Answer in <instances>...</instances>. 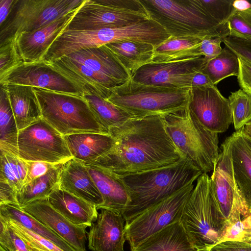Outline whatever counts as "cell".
I'll use <instances>...</instances> for the list:
<instances>
[{
    "instance_id": "obj_11",
    "label": "cell",
    "mask_w": 251,
    "mask_h": 251,
    "mask_svg": "<svg viewBox=\"0 0 251 251\" xmlns=\"http://www.w3.org/2000/svg\"><path fill=\"white\" fill-rule=\"evenodd\" d=\"M151 19L147 12L121 9L102 0H84L67 27L70 30L119 28Z\"/></svg>"
},
{
    "instance_id": "obj_27",
    "label": "cell",
    "mask_w": 251,
    "mask_h": 251,
    "mask_svg": "<svg viewBox=\"0 0 251 251\" xmlns=\"http://www.w3.org/2000/svg\"><path fill=\"white\" fill-rule=\"evenodd\" d=\"M106 46L131 75L142 66L152 62L155 47L151 44L123 40Z\"/></svg>"
},
{
    "instance_id": "obj_13",
    "label": "cell",
    "mask_w": 251,
    "mask_h": 251,
    "mask_svg": "<svg viewBox=\"0 0 251 251\" xmlns=\"http://www.w3.org/2000/svg\"><path fill=\"white\" fill-rule=\"evenodd\" d=\"M188 107L199 122L211 132H225L233 123L229 100L216 85L191 88Z\"/></svg>"
},
{
    "instance_id": "obj_17",
    "label": "cell",
    "mask_w": 251,
    "mask_h": 251,
    "mask_svg": "<svg viewBox=\"0 0 251 251\" xmlns=\"http://www.w3.org/2000/svg\"><path fill=\"white\" fill-rule=\"evenodd\" d=\"M21 207L76 251H86V227L76 226L68 220L51 206L47 198L34 201Z\"/></svg>"
},
{
    "instance_id": "obj_24",
    "label": "cell",
    "mask_w": 251,
    "mask_h": 251,
    "mask_svg": "<svg viewBox=\"0 0 251 251\" xmlns=\"http://www.w3.org/2000/svg\"><path fill=\"white\" fill-rule=\"evenodd\" d=\"M85 165L103 199L102 204L97 209H110L123 214L129 202L124 184L110 172L97 166Z\"/></svg>"
},
{
    "instance_id": "obj_20",
    "label": "cell",
    "mask_w": 251,
    "mask_h": 251,
    "mask_svg": "<svg viewBox=\"0 0 251 251\" xmlns=\"http://www.w3.org/2000/svg\"><path fill=\"white\" fill-rule=\"evenodd\" d=\"M59 187L97 207L102 204V197L86 165L73 158L63 164L59 175Z\"/></svg>"
},
{
    "instance_id": "obj_31",
    "label": "cell",
    "mask_w": 251,
    "mask_h": 251,
    "mask_svg": "<svg viewBox=\"0 0 251 251\" xmlns=\"http://www.w3.org/2000/svg\"><path fill=\"white\" fill-rule=\"evenodd\" d=\"M83 97L100 124L108 131L134 117L122 108L95 94L83 92Z\"/></svg>"
},
{
    "instance_id": "obj_51",
    "label": "cell",
    "mask_w": 251,
    "mask_h": 251,
    "mask_svg": "<svg viewBox=\"0 0 251 251\" xmlns=\"http://www.w3.org/2000/svg\"><path fill=\"white\" fill-rule=\"evenodd\" d=\"M197 251H209V249L199 250Z\"/></svg>"
},
{
    "instance_id": "obj_53",
    "label": "cell",
    "mask_w": 251,
    "mask_h": 251,
    "mask_svg": "<svg viewBox=\"0 0 251 251\" xmlns=\"http://www.w3.org/2000/svg\"></svg>"
},
{
    "instance_id": "obj_30",
    "label": "cell",
    "mask_w": 251,
    "mask_h": 251,
    "mask_svg": "<svg viewBox=\"0 0 251 251\" xmlns=\"http://www.w3.org/2000/svg\"><path fill=\"white\" fill-rule=\"evenodd\" d=\"M63 164H59L45 175L25 184L17 193L20 207L34 201L47 198L58 184L59 175Z\"/></svg>"
},
{
    "instance_id": "obj_1",
    "label": "cell",
    "mask_w": 251,
    "mask_h": 251,
    "mask_svg": "<svg viewBox=\"0 0 251 251\" xmlns=\"http://www.w3.org/2000/svg\"><path fill=\"white\" fill-rule=\"evenodd\" d=\"M110 151L92 164L123 176L176 163L184 158L170 137L161 115L133 117L110 128Z\"/></svg>"
},
{
    "instance_id": "obj_52",
    "label": "cell",
    "mask_w": 251,
    "mask_h": 251,
    "mask_svg": "<svg viewBox=\"0 0 251 251\" xmlns=\"http://www.w3.org/2000/svg\"><path fill=\"white\" fill-rule=\"evenodd\" d=\"M0 251H6L2 248L0 247Z\"/></svg>"
},
{
    "instance_id": "obj_34",
    "label": "cell",
    "mask_w": 251,
    "mask_h": 251,
    "mask_svg": "<svg viewBox=\"0 0 251 251\" xmlns=\"http://www.w3.org/2000/svg\"><path fill=\"white\" fill-rule=\"evenodd\" d=\"M202 71L209 77L212 83L216 85L228 76H237L238 57L226 47L218 55L207 61Z\"/></svg>"
},
{
    "instance_id": "obj_33",
    "label": "cell",
    "mask_w": 251,
    "mask_h": 251,
    "mask_svg": "<svg viewBox=\"0 0 251 251\" xmlns=\"http://www.w3.org/2000/svg\"><path fill=\"white\" fill-rule=\"evenodd\" d=\"M0 182L7 184L17 193L25 184L28 165L19 156L0 151Z\"/></svg>"
},
{
    "instance_id": "obj_39",
    "label": "cell",
    "mask_w": 251,
    "mask_h": 251,
    "mask_svg": "<svg viewBox=\"0 0 251 251\" xmlns=\"http://www.w3.org/2000/svg\"><path fill=\"white\" fill-rule=\"evenodd\" d=\"M222 242L240 241L251 243V215L229 218Z\"/></svg>"
},
{
    "instance_id": "obj_25",
    "label": "cell",
    "mask_w": 251,
    "mask_h": 251,
    "mask_svg": "<svg viewBox=\"0 0 251 251\" xmlns=\"http://www.w3.org/2000/svg\"><path fill=\"white\" fill-rule=\"evenodd\" d=\"M73 158L92 164L111 149L114 139L109 134L84 132L63 135Z\"/></svg>"
},
{
    "instance_id": "obj_8",
    "label": "cell",
    "mask_w": 251,
    "mask_h": 251,
    "mask_svg": "<svg viewBox=\"0 0 251 251\" xmlns=\"http://www.w3.org/2000/svg\"><path fill=\"white\" fill-rule=\"evenodd\" d=\"M84 0H15L6 21L0 25V44L32 32L68 14Z\"/></svg>"
},
{
    "instance_id": "obj_7",
    "label": "cell",
    "mask_w": 251,
    "mask_h": 251,
    "mask_svg": "<svg viewBox=\"0 0 251 251\" xmlns=\"http://www.w3.org/2000/svg\"><path fill=\"white\" fill-rule=\"evenodd\" d=\"M33 89L42 118L62 135L84 132L109 134L83 96Z\"/></svg>"
},
{
    "instance_id": "obj_47",
    "label": "cell",
    "mask_w": 251,
    "mask_h": 251,
    "mask_svg": "<svg viewBox=\"0 0 251 251\" xmlns=\"http://www.w3.org/2000/svg\"><path fill=\"white\" fill-rule=\"evenodd\" d=\"M18 204L17 192L7 184L0 182V204Z\"/></svg>"
},
{
    "instance_id": "obj_29",
    "label": "cell",
    "mask_w": 251,
    "mask_h": 251,
    "mask_svg": "<svg viewBox=\"0 0 251 251\" xmlns=\"http://www.w3.org/2000/svg\"><path fill=\"white\" fill-rule=\"evenodd\" d=\"M202 39L192 37L170 36L155 47L151 62H165L199 56L197 49Z\"/></svg>"
},
{
    "instance_id": "obj_23",
    "label": "cell",
    "mask_w": 251,
    "mask_h": 251,
    "mask_svg": "<svg viewBox=\"0 0 251 251\" xmlns=\"http://www.w3.org/2000/svg\"><path fill=\"white\" fill-rule=\"evenodd\" d=\"M0 88L7 95L19 131L42 118L32 87L7 84H1Z\"/></svg>"
},
{
    "instance_id": "obj_37",
    "label": "cell",
    "mask_w": 251,
    "mask_h": 251,
    "mask_svg": "<svg viewBox=\"0 0 251 251\" xmlns=\"http://www.w3.org/2000/svg\"><path fill=\"white\" fill-rule=\"evenodd\" d=\"M203 10L216 22L226 25L237 10L231 0H198Z\"/></svg>"
},
{
    "instance_id": "obj_9",
    "label": "cell",
    "mask_w": 251,
    "mask_h": 251,
    "mask_svg": "<svg viewBox=\"0 0 251 251\" xmlns=\"http://www.w3.org/2000/svg\"><path fill=\"white\" fill-rule=\"evenodd\" d=\"M192 182L126 222L125 233L130 249L167 226L180 221L195 185Z\"/></svg>"
},
{
    "instance_id": "obj_40",
    "label": "cell",
    "mask_w": 251,
    "mask_h": 251,
    "mask_svg": "<svg viewBox=\"0 0 251 251\" xmlns=\"http://www.w3.org/2000/svg\"><path fill=\"white\" fill-rule=\"evenodd\" d=\"M23 63L14 40L0 44V78Z\"/></svg>"
},
{
    "instance_id": "obj_14",
    "label": "cell",
    "mask_w": 251,
    "mask_h": 251,
    "mask_svg": "<svg viewBox=\"0 0 251 251\" xmlns=\"http://www.w3.org/2000/svg\"><path fill=\"white\" fill-rule=\"evenodd\" d=\"M0 84L26 85L54 92L82 96L81 90L73 81L44 61L23 63L0 78Z\"/></svg>"
},
{
    "instance_id": "obj_38",
    "label": "cell",
    "mask_w": 251,
    "mask_h": 251,
    "mask_svg": "<svg viewBox=\"0 0 251 251\" xmlns=\"http://www.w3.org/2000/svg\"><path fill=\"white\" fill-rule=\"evenodd\" d=\"M230 36L251 39V6L237 9L227 23Z\"/></svg>"
},
{
    "instance_id": "obj_4",
    "label": "cell",
    "mask_w": 251,
    "mask_h": 251,
    "mask_svg": "<svg viewBox=\"0 0 251 251\" xmlns=\"http://www.w3.org/2000/svg\"><path fill=\"white\" fill-rule=\"evenodd\" d=\"M151 19L172 37L203 39L229 35L227 25L211 18L198 0H140Z\"/></svg>"
},
{
    "instance_id": "obj_42",
    "label": "cell",
    "mask_w": 251,
    "mask_h": 251,
    "mask_svg": "<svg viewBox=\"0 0 251 251\" xmlns=\"http://www.w3.org/2000/svg\"><path fill=\"white\" fill-rule=\"evenodd\" d=\"M223 42L238 57L251 62V39L228 36Z\"/></svg>"
},
{
    "instance_id": "obj_48",
    "label": "cell",
    "mask_w": 251,
    "mask_h": 251,
    "mask_svg": "<svg viewBox=\"0 0 251 251\" xmlns=\"http://www.w3.org/2000/svg\"><path fill=\"white\" fill-rule=\"evenodd\" d=\"M202 69L195 74L192 80L191 88L213 84L207 75L203 72Z\"/></svg>"
},
{
    "instance_id": "obj_49",
    "label": "cell",
    "mask_w": 251,
    "mask_h": 251,
    "mask_svg": "<svg viewBox=\"0 0 251 251\" xmlns=\"http://www.w3.org/2000/svg\"><path fill=\"white\" fill-rule=\"evenodd\" d=\"M15 0H0V25L6 21Z\"/></svg>"
},
{
    "instance_id": "obj_12",
    "label": "cell",
    "mask_w": 251,
    "mask_h": 251,
    "mask_svg": "<svg viewBox=\"0 0 251 251\" xmlns=\"http://www.w3.org/2000/svg\"><path fill=\"white\" fill-rule=\"evenodd\" d=\"M207 61L204 57L199 56L165 62H151L138 69L131 78L144 84L191 88L195 74L203 68Z\"/></svg>"
},
{
    "instance_id": "obj_28",
    "label": "cell",
    "mask_w": 251,
    "mask_h": 251,
    "mask_svg": "<svg viewBox=\"0 0 251 251\" xmlns=\"http://www.w3.org/2000/svg\"><path fill=\"white\" fill-rule=\"evenodd\" d=\"M0 215L17 221L29 230L50 241L64 251H76L57 234L25 212L18 204H0Z\"/></svg>"
},
{
    "instance_id": "obj_26",
    "label": "cell",
    "mask_w": 251,
    "mask_h": 251,
    "mask_svg": "<svg viewBox=\"0 0 251 251\" xmlns=\"http://www.w3.org/2000/svg\"><path fill=\"white\" fill-rule=\"evenodd\" d=\"M180 221L170 225L141 242L130 251H197Z\"/></svg>"
},
{
    "instance_id": "obj_50",
    "label": "cell",
    "mask_w": 251,
    "mask_h": 251,
    "mask_svg": "<svg viewBox=\"0 0 251 251\" xmlns=\"http://www.w3.org/2000/svg\"><path fill=\"white\" fill-rule=\"evenodd\" d=\"M244 130L246 133L251 136V123L247 124L244 126Z\"/></svg>"
},
{
    "instance_id": "obj_16",
    "label": "cell",
    "mask_w": 251,
    "mask_h": 251,
    "mask_svg": "<svg viewBox=\"0 0 251 251\" xmlns=\"http://www.w3.org/2000/svg\"><path fill=\"white\" fill-rule=\"evenodd\" d=\"M232 171L243 208V218L251 214V136L244 127L227 137Z\"/></svg>"
},
{
    "instance_id": "obj_6",
    "label": "cell",
    "mask_w": 251,
    "mask_h": 251,
    "mask_svg": "<svg viewBox=\"0 0 251 251\" xmlns=\"http://www.w3.org/2000/svg\"><path fill=\"white\" fill-rule=\"evenodd\" d=\"M190 89L144 84L131 78L111 89L106 100L134 117L161 115L187 106Z\"/></svg>"
},
{
    "instance_id": "obj_15",
    "label": "cell",
    "mask_w": 251,
    "mask_h": 251,
    "mask_svg": "<svg viewBox=\"0 0 251 251\" xmlns=\"http://www.w3.org/2000/svg\"><path fill=\"white\" fill-rule=\"evenodd\" d=\"M221 147L222 151L210 179L220 209L227 221L235 214L240 213L242 216L243 208L234 179L229 149L225 140Z\"/></svg>"
},
{
    "instance_id": "obj_45",
    "label": "cell",
    "mask_w": 251,
    "mask_h": 251,
    "mask_svg": "<svg viewBox=\"0 0 251 251\" xmlns=\"http://www.w3.org/2000/svg\"><path fill=\"white\" fill-rule=\"evenodd\" d=\"M28 165L26 184L41 176L59 164L42 161H27Z\"/></svg>"
},
{
    "instance_id": "obj_2",
    "label": "cell",
    "mask_w": 251,
    "mask_h": 251,
    "mask_svg": "<svg viewBox=\"0 0 251 251\" xmlns=\"http://www.w3.org/2000/svg\"><path fill=\"white\" fill-rule=\"evenodd\" d=\"M202 174L184 157L168 166L128 175H115L124 184L129 196V202L122 214L126 222L195 182Z\"/></svg>"
},
{
    "instance_id": "obj_36",
    "label": "cell",
    "mask_w": 251,
    "mask_h": 251,
    "mask_svg": "<svg viewBox=\"0 0 251 251\" xmlns=\"http://www.w3.org/2000/svg\"><path fill=\"white\" fill-rule=\"evenodd\" d=\"M4 218L9 227L25 242L29 251H64L50 241L29 230L17 221Z\"/></svg>"
},
{
    "instance_id": "obj_5",
    "label": "cell",
    "mask_w": 251,
    "mask_h": 251,
    "mask_svg": "<svg viewBox=\"0 0 251 251\" xmlns=\"http://www.w3.org/2000/svg\"><path fill=\"white\" fill-rule=\"evenodd\" d=\"M161 116L170 137L183 157L202 173L213 171L220 154L218 133L205 128L188 105Z\"/></svg>"
},
{
    "instance_id": "obj_10",
    "label": "cell",
    "mask_w": 251,
    "mask_h": 251,
    "mask_svg": "<svg viewBox=\"0 0 251 251\" xmlns=\"http://www.w3.org/2000/svg\"><path fill=\"white\" fill-rule=\"evenodd\" d=\"M18 151L26 161L60 164L73 158L63 135L43 118L19 131Z\"/></svg>"
},
{
    "instance_id": "obj_32",
    "label": "cell",
    "mask_w": 251,
    "mask_h": 251,
    "mask_svg": "<svg viewBox=\"0 0 251 251\" xmlns=\"http://www.w3.org/2000/svg\"><path fill=\"white\" fill-rule=\"evenodd\" d=\"M19 130L5 92L0 88V151L18 156Z\"/></svg>"
},
{
    "instance_id": "obj_3",
    "label": "cell",
    "mask_w": 251,
    "mask_h": 251,
    "mask_svg": "<svg viewBox=\"0 0 251 251\" xmlns=\"http://www.w3.org/2000/svg\"><path fill=\"white\" fill-rule=\"evenodd\" d=\"M184 206L180 222L198 250L210 249L223 241L227 221L216 199L210 177L202 174Z\"/></svg>"
},
{
    "instance_id": "obj_19",
    "label": "cell",
    "mask_w": 251,
    "mask_h": 251,
    "mask_svg": "<svg viewBox=\"0 0 251 251\" xmlns=\"http://www.w3.org/2000/svg\"><path fill=\"white\" fill-rule=\"evenodd\" d=\"M87 233L88 247L92 251H124L125 221L122 214L102 208Z\"/></svg>"
},
{
    "instance_id": "obj_43",
    "label": "cell",
    "mask_w": 251,
    "mask_h": 251,
    "mask_svg": "<svg viewBox=\"0 0 251 251\" xmlns=\"http://www.w3.org/2000/svg\"><path fill=\"white\" fill-rule=\"evenodd\" d=\"M223 38L220 37H208L201 40L200 46L197 49L199 56L204 57L207 60L218 55L222 50L221 44Z\"/></svg>"
},
{
    "instance_id": "obj_35",
    "label": "cell",
    "mask_w": 251,
    "mask_h": 251,
    "mask_svg": "<svg viewBox=\"0 0 251 251\" xmlns=\"http://www.w3.org/2000/svg\"><path fill=\"white\" fill-rule=\"evenodd\" d=\"M228 100L237 131L251 123V96L240 89L231 93Z\"/></svg>"
},
{
    "instance_id": "obj_22",
    "label": "cell",
    "mask_w": 251,
    "mask_h": 251,
    "mask_svg": "<svg viewBox=\"0 0 251 251\" xmlns=\"http://www.w3.org/2000/svg\"><path fill=\"white\" fill-rule=\"evenodd\" d=\"M47 199L53 208L76 226L90 227L97 218L96 205L61 189L58 184Z\"/></svg>"
},
{
    "instance_id": "obj_21",
    "label": "cell",
    "mask_w": 251,
    "mask_h": 251,
    "mask_svg": "<svg viewBox=\"0 0 251 251\" xmlns=\"http://www.w3.org/2000/svg\"><path fill=\"white\" fill-rule=\"evenodd\" d=\"M66 56L111 78L120 86L131 79L129 73L106 45L82 50Z\"/></svg>"
},
{
    "instance_id": "obj_46",
    "label": "cell",
    "mask_w": 251,
    "mask_h": 251,
    "mask_svg": "<svg viewBox=\"0 0 251 251\" xmlns=\"http://www.w3.org/2000/svg\"><path fill=\"white\" fill-rule=\"evenodd\" d=\"M209 251H251V243L226 241L215 245Z\"/></svg>"
},
{
    "instance_id": "obj_44",
    "label": "cell",
    "mask_w": 251,
    "mask_h": 251,
    "mask_svg": "<svg viewBox=\"0 0 251 251\" xmlns=\"http://www.w3.org/2000/svg\"><path fill=\"white\" fill-rule=\"evenodd\" d=\"M238 84L244 92L251 96V62L238 57Z\"/></svg>"
},
{
    "instance_id": "obj_41",
    "label": "cell",
    "mask_w": 251,
    "mask_h": 251,
    "mask_svg": "<svg viewBox=\"0 0 251 251\" xmlns=\"http://www.w3.org/2000/svg\"><path fill=\"white\" fill-rule=\"evenodd\" d=\"M0 247L6 251H29L25 243L0 216Z\"/></svg>"
},
{
    "instance_id": "obj_18",
    "label": "cell",
    "mask_w": 251,
    "mask_h": 251,
    "mask_svg": "<svg viewBox=\"0 0 251 251\" xmlns=\"http://www.w3.org/2000/svg\"><path fill=\"white\" fill-rule=\"evenodd\" d=\"M80 6L35 31L22 33L13 39L16 42L18 51L24 62L33 63L43 61L50 46L67 29Z\"/></svg>"
}]
</instances>
